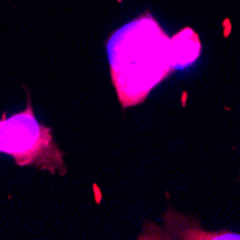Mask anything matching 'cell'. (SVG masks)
<instances>
[{"mask_svg":"<svg viewBox=\"0 0 240 240\" xmlns=\"http://www.w3.org/2000/svg\"><path fill=\"white\" fill-rule=\"evenodd\" d=\"M108 59L112 85L124 108L141 104L173 71L170 38L148 15L109 38Z\"/></svg>","mask_w":240,"mask_h":240,"instance_id":"obj_1","label":"cell"},{"mask_svg":"<svg viewBox=\"0 0 240 240\" xmlns=\"http://www.w3.org/2000/svg\"><path fill=\"white\" fill-rule=\"evenodd\" d=\"M171 42V66L173 69H181L191 65L200 56L201 45L200 39L190 27L183 29L170 39Z\"/></svg>","mask_w":240,"mask_h":240,"instance_id":"obj_3","label":"cell"},{"mask_svg":"<svg viewBox=\"0 0 240 240\" xmlns=\"http://www.w3.org/2000/svg\"><path fill=\"white\" fill-rule=\"evenodd\" d=\"M0 153L13 157L20 167L35 165L60 175L66 173L63 154L50 128L36 120L29 93L22 112L0 118Z\"/></svg>","mask_w":240,"mask_h":240,"instance_id":"obj_2","label":"cell"}]
</instances>
